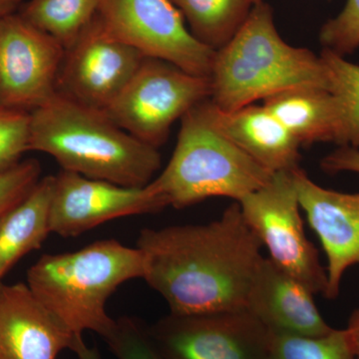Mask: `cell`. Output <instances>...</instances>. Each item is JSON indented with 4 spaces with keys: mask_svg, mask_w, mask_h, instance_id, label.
Listing matches in <instances>:
<instances>
[{
    "mask_svg": "<svg viewBox=\"0 0 359 359\" xmlns=\"http://www.w3.org/2000/svg\"><path fill=\"white\" fill-rule=\"evenodd\" d=\"M136 247L143 280L182 316L245 309L264 257L237 202L210 223L143 229Z\"/></svg>",
    "mask_w": 359,
    "mask_h": 359,
    "instance_id": "obj_1",
    "label": "cell"
},
{
    "mask_svg": "<svg viewBox=\"0 0 359 359\" xmlns=\"http://www.w3.org/2000/svg\"><path fill=\"white\" fill-rule=\"evenodd\" d=\"M29 151L50 155L65 171L132 188L147 186L162 164L157 148L120 128L105 111L59 94L30 113Z\"/></svg>",
    "mask_w": 359,
    "mask_h": 359,
    "instance_id": "obj_2",
    "label": "cell"
},
{
    "mask_svg": "<svg viewBox=\"0 0 359 359\" xmlns=\"http://www.w3.org/2000/svg\"><path fill=\"white\" fill-rule=\"evenodd\" d=\"M210 81L211 101L223 111L240 109L290 89L330 90L323 57L287 43L266 2L252 6L240 29L216 51Z\"/></svg>",
    "mask_w": 359,
    "mask_h": 359,
    "instance_id": "obj_3",
    "label": "cell"
},
{
    "mask_svg": "<svg viewBox=\"0 0 359 359\" xmlns=\"http://www.w3.org/2000/svg\"><path fill=\"white\" fill-rule=\"evenodd\" d=\"M138 248L101 240L83 249L43 255L27 271L30 290L71 332L107 339L116 325L106 304L123 283L143 278Z\"/></svg>",
    "mask_w": 359,
    "mask_h": 359,
    "instance_id": "obj_4",
    "label": "cell"
},
{
    "mask_svg": "<svg viewBox=\"0 0 359 359\" xmlns=\"http://www.w3.org/2000/svg\"><path fill=\"white\" fill-rule=\"evenodd\" d=\"M205 101L182 117L171 160L147 185L166 207L185 209L212 197L240 202L275 174L217 129L207 114Z\"/></svg>",
    "mask_w": 359,
    "mask_h": 359,
    "instance_id": "obj_5",
    "label": "cell"
},
{
    "mask_svg": "<svg viewBox=\"0 0 359 359\" xmlns=\"http://www.w3.org/2000/svg\"><path fill=\"white\" fill-rule=\"evenodd\" d=\"M211 96L210 78L145 56L105 112L120 128L158 149L167 141L176 120Z\"/></svg>",
    "mask_w": 359,
    "mask_h": 359,
    "instance_id": "obj_6",
    "label": "cell"
},
{
    "mask_svg": "<svg viewBox=\"0 0 359 359\" xmlns=\"http://www.w3.org/2000/svg\"><path fill=\"white\" fill-rule=\"evenodd\" d=\"M294 170L273 174L266 185L237 203L269 259L314 294L325 295L327 269L304 231Z\"/></svg>",
    "mask_w": 359,
    "mask_h": 359,
    "instance_id": "obj_7",
    "label": "cell"
},
{
    "mask_svg": "<svg viewBox=\"0 0 359 359\" xmlns=\"http://www.w3.org/2000/svg\"><path fill=\"white\" fill-rule=\"evenodd\" d=\"M96 15L112 36L143 55L210 78L216 50L193 36L171 0H100Z\"/></svg>",
    "mask_w": 359,
    "mask_h": 359,
    "instance_id": "obj_8",
    "label": "cell"
},
{
    "mask_svg": "<svg viewBox=\"0 0 359 359\" xmlns=\"http://www.w3.org/2000/svg\"><path fill=\"white\" fill-rule=\"evenodd\" d=\"M149 332L162 359H268L271 334L245 309L170 313Z\"/></svg>",
    "mask_w": 359,
    "mask_h": 359,
    "instance_id": "obj_9",
    "label": "cell"
},
{
    "mask_svg": "<svg viewBox=\"0 0 359 359\" xmlns=\"http://www.w3.org/2000/svg\"><path fill=\"white\" fill-rule=\"evenodd\" d=\"M65 48L20 13L0 20V109L32 113L57 94Z\"/></svg>",
    "mask_w": 359,
    "mask_h": 359,
    "instance_id": "obj_10",
    "label": "cell"
},
{
    "mask_svg": "<svg viewBox=\"0 0 359 359\" xmlns=\"http://www.w3.org/2000/svg\"><path fill=\"white\" fill-rule=\"evenodd\" d=\"M144 57L138 49L107 32L96 15L65 50L57 94L105 111L128 84Z\"/></svg>",
    "mask_w": 359,
    "mask_h": 359,
    "instance_id": "obj_11",
    "label": "cell"
},
{
    "mask_svg": "<svg viewBox=\"0 0 359 359\" xmlns=\"http://www.w3.org/2000/svg\"><path fill=\"white\" fill-rule=\"evenodd\" d=\"M165 208L147 186H119L62 170L54 176L49 224L51 233L73 238L112 219L155 214Z\"/></svg>",
    "mask_w": 359,
    "mask_h": 359,
    "instance_id": "obj_12",
    "label": "cell"
},
{
    "mask_svg": "<svg viewBox=\"0 0 359 359\" xmlns=\"http://www.w3.org/2000/svg\"><path fill=\"white\" fill-rule=\"evenodd\" d=\"M301 209L327 257L325 297H339L347 269L359 264V193H341L314 183L301 167L292 171Z\"/></svg>",
    "mask_w": 359,
    "mask_h": 359,
    "instance_id": "obj_13",
    "label": "cell"
},
{
    "mask_svg": "<svg viewBox=\"0 0 359 359\" xmlns=\"http://www.w3.org/2000/svg\"><path fill=\"white\" fill-rule=\"evenodd\" d=\"M76 337L26 283H0V359H57Z\"/></svg>",
    "mask_w": 359,
    "mask_h": 359,
    "instance_id": "obj_14",
    "label": "cell"
},
{
    "mask_svg": "<svg viewBox=\"0 0 359 359\" xmlns=\"http://www.w3.org/2000/svg\"><path fill=\"white\" fill-rule=\"evenodd\" d=\"M245 309L276 334L320 337L334 328L318 311L313 292L268 257L255 273Z\"/></svg>",
    "mask_w": 359,
    "mask_h": 359,
    "instance_id": "obj_15",
    "label": "cell"
},
{
    "mask_svg": "<svg viewBox=\"0 0 359 359\" xmlns=\"http://www.w3.org/2000/svg\"><path fill=\"white\" fill-rule=\"evenodd\" d=\"M205 107L217 129L269 171L278 173L299 167L301 144L264 105L223 111L208 99Z\"/></svg>",
    "mask_w": 359,
    "mask_h": 359,
    "instance_id": "obj_16",
    "label": "cell"
},
{
    "mask_svg": "<svg viewBox=\"0 0 359 359\" xmlns=\"http://www.w3.org/2000/svg\"><path fill=\"white\" fill-rule=\"evenodd\" d=\"M264 106L302 145L346 146L344 110L330 90L302 87L264 99Z\"/></svg>",
    "mask_w": 359,
    "mask_h": 359,
    "instance_id": "obj_17",
    "label": "cell"
},
{
    "mask_svg": "<svg viewBox=\"0 0 359 359\" xmlns=\"http://www.w3.org/2000/svg\"><path fill=\"white\" fill-rule=\"evenodd\" d=\"M54 176L40 179L32 192L0 218V283L26 255L39 250L49 233Z\"/></svg>",
    "mask_w": 359,
    "mask_h": 359,
    "instance_id": "obj_18",
    "label": "cell"
},
{
    "mask_svg": "<svg viewBox=\"0 0 359 359\" xmlns=\"http://www.w3.org/2000/svg\"><path fill=\"white\" fill-rule=\"evenodd\" d=\"M196 39L219 50L240 29L252 6L245 0H171Z\"/></svg>",
    "mask_w": 359,
    "mask_h": 359,
    "instance_id": "obj_19",
    "label": "cell"
},
{
    "mask_svg": "<svg viewBox=\"0 0 359 359\" xmlns=\"http://www.w3.org/2000/svg\"><path fill=\"white\" fill-rule=\"evenodd\" d=\"M99 4L100 0H29L18 13L66 50L95 18Z\"/></svg>",
    "mask_w": 359,
    "mask_h": 359,
    "instance_id": "obj_20",
    "label": "cell"
},
{
    "mask_svg": "<svg viewBox=\"0 0 359 359\" xmlns=\"http://www.w3.org/2000/svg\"><path fill=\"white\" fill-rule=\"evenodd\" d=\"M268 359H355L346 328L320 337L269 332Z\"/></svg>",
    "mask_w": 359,
    "mask_h": 359,
    "instance_id": "obj_21",
    "label": "cell"
},
{
    "mask_svg": "<svg viewBox=\"0 0 359 359\" xmlns=\"http://www.w3.org/2000/svg\"><path fill=\"white\" fill-rule=\"evenodd\" d=\"M320 56L330 72V91L344 110L346 146L359 149V65L327 49Z\"/></svg>",
    "mask_w": 359,
    "mask_h": 359,
    "instance_id": "obj_22",
    "label": "cell"
},
{
    "mask_svg": "<svg viewBox=\"0 0 359 359\" xmlns=\"http://www.w3.org/2000/svg\"><path fill=\"white\" fill-rule=\"evenodd\" d=\"M106 344L118 359H162L151 339L149 327L130 316L116 320Z\"/></svg>",
    "mask_w": 359,
    "mask_h": 359,
    "instance_id": "obj_23",
    "label": "cell"
},
{
    "mask_svg": "<svg viewBox=\"0 0 359 359\" xmlns=\"http://www.w3.org/2000/svg\"><path fill=\"white\" fill-rule=\"evenodd\" d=\"M29 140L30 113L0 109V173L21 162Z\"/></svg>",
    "mask_w": 359,
    "mask_h": 359,
    "instance_id": "obj_24",
    "label": "cell"
},
{
    "mask_svg": "<svg viewBox=\"0 0 359 359\" xmlns=\"http://www.w3.org/2000/svg\"><path fill=\"white\" fill-rule=\"evenodd\" d=\"M320 41L323 49L346 56L359 47V0H347L335 18L321 27Z\"/></svg>",
    "mask_w": 359,
    "mask_h": 359,
    "instance_id": "obj_25",
    "label": "cell"
},
{
    "mask_svg": "<svg viewBox=\"0 0 359 359\" xmlns=\"http://www.w3.org/2000/svg\"><path fill=\"white\" fill-rule=\"evenodd\" d=\"M41 172L39 161L28 159L0 173V218L32 192Z\"/></svg>",
    "mask_w": 359,
    "mask_h": 359,
    "instance_id": "obj_26",
    "label": "cell"
},
{
    "mask_svg": "<svg viewBox=\"0 0 359 359\" xmlns=\"http://www.w3.org/2000/svg\"><path fill=\"white\" fill-rule=\"evenodd\" d=\"M320 167L328 174H339L342 172L359 174V149L351 146H340L334 152L323 158Z\"/></svg>",
    "mask_w": 359,
    "mask_h": 359,
    "instance_id": "obj_27",
    "label": "cell"
},
{
    "mask_svg": "<svg viewBox=\"0 0 359 359\" xmlns=\"http://www.w3.org/2000/svg\"><path fill=\"white\" fill-rule=\"evenodd\" d=\"M71 351L76 354L78 359H102L96 346H88L85 344L82 335H77Z\"/></svg>",
    "mask_w": 359,
    "mask_h": 359,
    "instance_id": "obj_28",
    "label": "cell"
},
{
    "mask_svg": "<svg viewBox=\"0 0 359 359\" xmlns=\"http://www.w3.org/2000/svg\"><path fill=\"white\" fill-rule=\"evenodd\" d=\"M346 328L353 344L354 358L359 359V308L354 309L349 316Z\"/></svg>",
    "mask_w": 359,
    "mask_h": 359,
    "instance_id": "obj_29",
    "label": "cell"
},
{
    "mask_svg": "<svg viewBox=\"0 0 359 359\" xmlns=\"http://www.w3.org/2000/svg\"><path fill=\"white\" fill-rule=\"evenodd\" d=\"M23 0H0V20L11 14L18 13Z\"/></svg>",
    "mask_w": 359,
    "mask_h": 359,
    "instance_id": "obj_30",
    "label": "cell"
},
{
    "mask_svg": "<svg viewBox=\"0 0 359 359\" xmlns=\"http://www.w3.org/2000/svg\"><path fill=\"white\" fill-rule=\"evenodd\" d=\"M245 1L248 2L250 6H256V4H262V2H264V0H245Z\"/></svg>",
    "mask_w": 359,
    "mask_h": 359,
    "instance_id": "obj_31",
    "label": "cell"
}]
</instances>
